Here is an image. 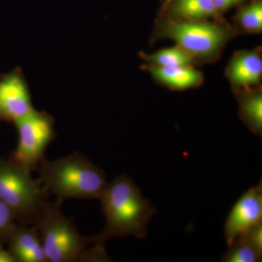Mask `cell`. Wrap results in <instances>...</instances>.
Returning <instances> with one entry per match:
<instances>
[{
  "mask_svg": "<svg viewBox=\"0 0 262 262\" xmlns=\"http://www.w3.org/2000/svg\"><path fill=\"white\" fill-rule=\"evenodd\" d=\"M106 218V227L96 234L98 244L105 246L112 237L134 236L144 238L156 210L143 196L134 181L125 175L106 184L99 198Z\"/></svg>",
  "mask_w": 262,
  "mask_h": 262,
  "instance_id": "1",
  "label": "cell"
},
{
  "mask_svg": "<svg viewBox=\"0 0 262 262\" xmlns=\"http://www.w3.org/2000/svg\"><path fill=\"white\" fill-rule=\"evenodd\" d=\"M63 202H49L34 225L49 262L107 261L105 246L95 236L81 235L72 221L63 214Z\"/></svg>",
  "mask_w": 262,
  "mask_h": 262,
  "instance_id": "2",
  "label": "cell"
},
{
  "mask_svg": "<svg viewBox=\"0 0 262 262\" xmlns=\"http://www.w3.org/2000/svg\"><path fill=\"white\" fill-rule=\"evenodd\" d=\"M37 170L39 184L61 202L67 198L99 199L107 184L102 169L78 151L54 161L45 158Z\"/></svg>",
  "mask_w": 262,
  "mask_h": 262,
  "instance_id": "3",
  "label": "cell"
},
{
  "mask_svg": "<svg viewBox=\"0 0 262 262\" xmlns=\"http://www.w3.org/2000/svg\"><path fill=\"white\" fill-rule=\"evenodd\" d=\"M31 173L13 160L0 158V200L13 210L19 223L34 225L50 194Z\"/></svg>",
  "mask_w": 262,
  "mask_h": 262,
  "instance_id": "4",
  "label": "cell"
},
{
  "mask_svg": "<svg viewBox=\"0 0 262 262\" xmlns=\"http://www.w3.org/2000/svg\"><path fill=\"white\" fill-rule=\"evenodd\" d=\"M18 141L10 159L32 173L39 168L46 157L48 145L56 139L55 120L45 111L35 108L20 117L14 122Z\"/></svg>",
  "mask_w": 262,
  "mask_h": 262,
  "instance_id": "5",
  "label": "cell"
},
{
  "mask_svg": "<svg viewBox=\"0 0 262 262\" xmlns=\"http://www.w3.org/2000/svg\"><path fill=\"white\" fill-rule=\"evenodd\" d=\"M165 37L177 42V46L192 57H206L214 54L225 42L227 32L206 22L171 21L163 28Z\"/></svg>",
  "mask_w": 262,
  "mask_h": 262,
  "instance_id": "6",
  "label": "cell"
},
{
  "mask_svg": "<svg viewBox=\"0 0 262 262\" xmlns=\"http://www.w3.org/2000/svg\"><path fill=\"white\" fill-rule=\"evenodd\" d=\"M28 82L20 67L0 74V122H14L34 110Z\"/></svg>",
  "mask_w": 262,
  "mask_h": 262,
  "instance_id": "7",
  "label": "cell"
},
{
  "mask_svg": "<svg viewBox=\"0 0 262 262\" xmlns=\"http://www.w3.org/2000/svg\"><path fill=\"white\" fill-rule=\"evenodd\" d=\"M262 222V184L250 188L237 200L224 225L228 246L253 226Z\"/></svg>",
  "mask_w": 262,
  "mask_h": 262,
  "instance_id": "8",
  "label": "cell"
},
{
  "mask_svg": "<svg viewBox=\"0 0 262 262\" xmlns=\"http://www.w3.org/2000/svg\"><path fill=\"white\" fill-rule=\"evenodd\" d=\"M8 244L15 262L48 261L40 235L34 225L18 222Z\"/></svg>",
  "mask_w": 262,
  "mask_h": 262,
  "instance_id": "9",
  "label": "cell"
},
{
  "mask_svg": "<svg viewBox=\"0 0 262 262\" xmlns=\"http://www.w3.org/2000/svg\"><path fill=\"white\" fill-rule=\"evenodd\" d=\"M261 75V58L253 52L237 55L229 67V78L237 87L248 88L258 83Z\"/></svg>",
  "mask_w": 262,
  "mask_h": 262,
  "instance_id": "10",
  "label": "cell"
},
{
  "mask_svg": "<svg viewBox=\"0 0 262 262\" xmlns=\"http://www.w3.org/2000/svg\"><path fill=\"white\" fill-rule=\"evenodd\" d=\"M148 70L156 80L173 89L183 90L201 83L202 75L192 67H160L150 65Z\"/></svg>",
  "mask_w": 262,
  "mask_h": 262,
  "instance_id": "11",
  "label": "cell"
},
{
  "mask_svg": "<svg viewBox=\"0 0 262 262\" xmlns=\"http://www.w3.org/2000/svg\"><path fill=\"white\" fill-rule=\"evenodd\" d=\"M174 14L194 20L214 16L218 13L212 0H178L173 8Z\"/></svg>",
  "mask_w": 262,
  "mask_h": 262,
  "instance_id": "12",
  "label": "cell"
},
{
  "mask_svg": "<svg viewBox=\"0 0 262 262\" xmlns=\"http://www.w3.org/2000/svg\"><path fill=\"white\" fill-rule=\"evenodd\" d=\"M146 61L160 67H191L194 57L178 47L166 48L151 55L143 53Z\"/></svg>",
  "mask_w": 262,
  "mask_h": 262,
  "instance_id": "13",
  "label": "cell"
},
{
  "mask_svg": "<svg viewBox=\"0 0 262 262\" xmlns=\"http://www.w3.org/2000/svg\"><path fill=\"white\" fill-rule=\"evenodd\" d=\"M239 110L243 120L249 128L257 135L261 136L262 130V95L248 94L241 98Z\"/></svg>",
  "mask_w": 262,
  "mask_h": 262,
  "instance_id": "14",
  "label": "cell"
},
{
  "mask_svg": "<svg viewBox=\"0 0 262 262\" xmlns=\"http://www.w3.org/2000/svg\"><path fill=\"white\" fill-rule=\"evenodd\" d=\"M262 253L253 248L247 241L237 237L229 246L228 250L222 256L225 262H258L261 261Z\"/></svg>",
  "mask_w": 262,
  "mask_h": 262,
  "instance_id": "15",
  "label": "cell"
},
{
  "mask_svg": "<svg viewBox=\"0 0 262 262\" xmlns=\"http://www.w3.org/2000/svg\"><path fill=\"white\" fill-rule=\"evenodd\" d=\"M239 21L245 29L251 32H259L262 29L261 3H253L241 10Z\"/></svg>",
  "mask_w": 262,
  "mask_h": 262,
  "instance_id": "16",
  "label": "cell"
},
{
  "mask_svg": "<svg viewBox=\"0 0 262 262\" xmlns=\"http://www.w3.org/2000/svg\"><path fill=\"white\" fill-rule=\"evenodd\" d=\"M17 223L14 212L0 200V246L8 244L10 234Z\"/></svg>",
  "mask_w": 262,
  "mask_h": 262,
  "instance_id": "17",
  "label": "cell"
},
{
  "mask_svg": "<svg viewBox=\"0 0 262 262\" xmlns=\"http://www.w3.org/2000/svg\"><path fill=\"white\" fill-rule=\"evenodd\" d=\"M238 237L247 241L253 248L262 253V222L248 229Z\"/></svg>",
  "mask_w": 262,
  "mask_h": 262,
  "instance_id": "18",
  "label": "cell"
},
{
  "mask_svg": "<svg viewBox=\"0 0 262 262\" xmlns=\"http://www.w3.org/2000/svg\"><path fill=\"white\" fill-rule=\"evenodd\" d=\"M239 1L241 0H212L218 10L227 9L232 5L237 4Z\"/></svg>",
  "mask_w": 262,
  "mask_h": 262,
  "instance_id": "19",
  "label": "cell"
},
{
  "mask_svg": "<svg viewBox=\"0 0 262 262\" xmlns=\"http://www.w3.org/2000/svg\"><path fill=\"white\" fill-rule=\"evenodd\" d=\"M0 262H15L8 250H5L3 246H0Z\"/></svg>",
  "mask_w": 262,
  "mask_h": 262,
  "instance_id": "20",
  "label": "cell"
},
{
  "mask_svg": "<svg viewBox=\"0 0 262 262\" xmlns=\"http://www.w3.org/2000/svg\"><path fill=\"white\" fill-rule=\"evenodd\" d=\"M174 0H165V4H164V7H165V8H166V7L168 6V5H170V3H171Z\"/></svg>",
  "mask_w": 262,
  "mask_h": 262,
  "instance_id": "21",
  "label": "cell"
}]
</instances>
